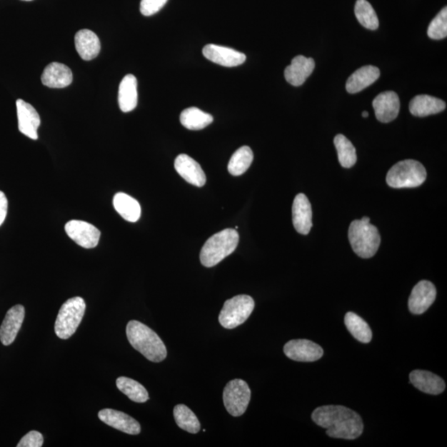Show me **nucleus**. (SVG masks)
Returning <instances> with one entry per match:
<instances>
[{
    "label": "nucleus",
    "mask_w": 447,
    "mask_h": 447,
    "mask_svg": "<svg viewBox=\"0 0 447 447\" xmlns=\"http://www.w3.org/2000/svg\"><path fill=\"white\" fill-rule=\"evenodd\" d=\"M253 160V154L251 148L243 146L237 149L228 162V173L235 176L243 174L251 167Z\"/></svg>",
    "instance_id": "31"
},
{
    "label": "nucleus",
    "mask_w": 447,
    "mask_h": 447,
    "mask_svg": "<svg viewBox=\"0 0 447 447\" xmlns=\"http://www.w3.org/2000/svg\"><path fill=\"white\" fill-rule=\"evenodd\" d=\"M119 106L124 113L131 112L138 105V81L136 77L129 74L123 78L119 84Z\"/></svg>",
    "instance_id": "23"
},
{
    "label": "nucleus",
    "mask_w": 447,
    "mask_h": 447,
    "mask_svg": "<svg viewBox=\"0 0 447 447\" xmlns=\"http://www.w3.org/2000/svg\"><path fill=\"white\" fill-rule=\"evenodd\" d=\"M362 116H363V118H367V117L368 116V111H363V112L362 113Z\"/></svg>",
    "instance_id": "39"
},
{
    "label": "nucleus",
    "mask_w": 447,
    "mask_h": 447,
    "mask_svg": "<svg viewBox=\"0 0 447 447\" xmlns=\"http://www.w3.org/2000/svg\"><path fill=\"white\" fill-rule=\"evenodd\" d=\"M446 107L445 101L428 95L415 96L409 104L410 113L417 117H426L443 112Z\"/></svg>",
    "instance_id": "24"
},
{
    "label": "nucleus",
    "mask_w": 447,
    "mask_h": 447,
    "mask_svg": "<svg viewBox=\"0 0 447 447\" xmlns=\"http://www.w3.org/2000/svg\"><path fill=\"white\" fill-rule=\"evenodd\" d=\"M126 334L134 349L141 353L149 361L159 363L167 357V348L164 341L155 331L142 322L135 320L129 321Z\"/></svg>",
    "instance_id": "2"
},
{
    "label": "nucleus",
    "mask_w": 447,
    "mask_h": 447,
    "mask_svg": "<svg viewBox=\"0 0 447 447\" xmlns=\"http://www.w3.org/2000/svg\"><path fill=\"white\" fill-rule=\"evenodd\" d=\"M436 290L433 283L429 281H421L415 286L408 300V308L413 314L420 315L425 313L434 303Z\"/></svg>",
    "instance_id": "11"
},
{
    "label": "nucleus",
    "mask_w": 447,
    "mask_h": 447,
    "mask_svg": "<svg viewBox=\"0 0 447 447\" xmlns=\"http://www.w3.org/2000/svg\"><path fill=\"white\" fill-rule=\"evenodd\" d=\"M16 107L19 131L31 139L37 140L41 124L39 113L33 106L21 99L16 101Z\"/></svg>",
    "instance_id": "12"
},
{
    "label": "nucleus",
    "mask_w": 447,
    "mask_h": 447,
    "mask_svg": "<svg viewBox=\"0 0 447 447\" xmlns=\"http://www.w3.org/2000/svg\"><path fill=\"white\" fill-rule=\"evenodd\" d=\"M338 159L343 168L351 169L357 161L356 150L354 145L344 135L338 134L334 139Z\"/></svg>",
    "instance_id": "32"
},
{
    "label": "nucleus",
    "mask_w": 447,
    "mask_h": 447,
    "mask_svg": "<svg viewBox=\"0 0 447 447\" xmlns=\"http://www.w3.org/2000/svg\"><path fill=\"white\" fill-rule=\"evenodd\" d=\"M345 324L350 333L361 343L371 342L372 331L367 322L354 313H348L345 316Z\"/></svg>",
    "instance_id": "28"
},
{
    "label": "nucleus",
    "mask_w": 447,
    "mask_h": 447,
    "mask_svg": "<svg viewBox=\"0 0 447 447\" xmlns=\"http://www.w3.org/2000/svg\"><path fill=\"white\" fill-rule=\"evenodd\" d=\"M254 306L253 299L248 295H238L227 300L219 315L221 325L226 329L241 326L252 314Z\"/></svg>",
    "instance_id": "7"
},
{
    "label": "nucleus",
    "mask_w": 447,
    "mask_h": 447,
    "mask_svg": "<svg viewBox=\"0 0 447 447\" xmlns=\"http://www.w3.org/2000/svg\"><path fill=\"white\" fill-rule=\"evenodd\" d=\"M349 241L353 251L363 258H372L381 246V237L378 228L371 222L356 220L349 228Z\"/></svg>",
    "instance_id": "4"
},
{
    "label": "nucleus",
    "mask_w": 447,
    "mask_h": 447,
    "mask_svg": "<svg viewBox=\"0 0 447 447\" xmlns=\"http://www.w3.org/2000/svg\"><path fill=\"white\" fill-rule=\"evenodd\" d=\"M376 116L381 123H389L398 116L400 101L397 93L386 91L379 94L373 101Z\"/></svg>",
    "instance_id": "13"
},
{
    "label": "nucleus",
    "mask_w": 447,
    "mask_h": 447,
    "mask_svg": "<svg viewBox=\"0 0 447 447\" xmlns=\"http://www.w3.org/2000/svg\"><path fill=\"white\" fill-rule=\"evenodd\" d=\"M293 222L295 230L308 235L313 227V211L310 201L303 194L296 196L293 204Z\"/></svg>",
    "instance_id": "17"
},
{
    "label": "nucleus",
    "mask_w": 447,
    "mask_h": 447,
    "mask_svg": "<svg viewBox=\"0 0 447 447\" xmlns=\"http://www.w3.org/2000/svg\"><path fill=\"white\" fill-rule=\"evenodd\" d=\"M381 76V71L374 66H365L356 70L346 82V91L356 94L371 86Z\"/></svg>",
    "instance_id": "25"
},
{
    "label": "nucleus",
    "mask_w": 447,
    "mask_h": 447,
    "mask_svg": "<svg viewBox=\"0 0 447 447\" xmlns=\"http://www.w3.org/2000/svg\"><path fill=\"white\" fill-rule=\"evenodd\" d=\"M357 20L367 29L376 30L379 22L372 5L367 0H357L355 7Z\"/></svg>",
    "instance_id": "33"
},
{
    "label": "nucleus",
    "mask_w": 447,
    "mask_h": 447,
    "mask_svg": "<svg viewBox=\"0 0 447 447\" xmlns=\"http://www.w3.org/2000/svg\"><path fill=\"white\" fill-rule=\"evenodd\" d=\"M8 213V199L3 191H0V226L5 221Z\"/></svg>",
    "instance_id": "37"
},
{
    "label": "nucleus",
    "mask_w": 447,
    "mask_h": 447,
    "mask_svg": "<svg viewBox=\"0 0 447 447\" xmlns=\"http://www.w3.org/2000/svg\"><path fill=\"white\" fill-rule=\"evenodd\" d=\"M361 221L363 222H371L370 217H367V216L362 217Z\"/></svg>",
    "instance_id": "38"
},
{
    "label": "nucleus",
    "mask_w": 447,
    "mask_h": 447,
    "mask_svg": "<svg viewBox=\"0 0 447 447\" xmlns=\"http://www.w3.org/2000/svg\"><path fill=\"white\" fill-rule=\"evenodd\" d=\"M116 386L119 391L135 403H143L149 399L147 389L132 378L119 377L117 378Z\"/></svg>",
    "instance_id": "29"
},
{
    "label": "nucleus",
    "mask_w": 447,
    "mask_h": 447,
    "mask_svg": "<svg viewBox=\"0 0 447 447\" xmlns=\"http://www.w3.org/2000/svg\"><path fill=\"white\" fill-rule=\"evenodd\" d=\"M409 378L415 388L426 393L438 395L446 388L443 379L428 371H413Z\"/></svg>",
    "instance_id": "21"
},
{
    "label": "nucleus",
    "mask_w": 447,
    "mask_h": 447,
    "mask_svg": "<svg viewBox=\"0 0 447 447\" xmlns=\"http://www.w3.org/2000/svg\"><path fill=\"white\" fill-rule=\"evenodd\" d=\"M175 169L187 183L201 187L206 184V178L200 164L186 154H180L175 160Z\"/></svg>",
    "instance_id": "16"
},
{
    "label": "nucleus",
    "mask_w": 447,
    "mask_h": 447,
    "mask_svg": "<svg viewBox=\"0 0 447 447\" xmlns=\"http://www.w3.org/2000/svg\"><path fill=\"white\" fill-rule=\"evenodd\" d=\"M238 238L233 228H226L208 238L200 253L201 264L207 268L216 266L236 251Z\"/></svg>",
    "instance_id": "3"
},
{
    "label": "nucleus",
    "mask_w": 447,
    "mask_h": 447,
    "mask_svg": "<svg viewBox=\"0 0 447 447\" xmlns=\"http://www.w3.org/2000/svg\"><path fill=\"white\" fill-rule=\"evenodd\" d=\"M251 398V388L243 379H233L224 389V405L233 417H241L246 412Z\"/></svg>",
    "instance_id": "8"
},
{
    "label": "nucleus",
    "mask_w": 447,
    "mask_h": 447,
    "mask_svg": "<svg viewBox=\"0 0 447 447\" xmlns=\"http://www.w3.org/2000/svg\"><path fill=\"white\" fill-rule=\"evenodd\" d=\"M25 309L22 305L13 306L8 311L0 327V341L4 346L11 345L22 326Z\"/></svg>",
    "instance_id": "19"
},
{
    "label": "nucleus",
    "mask_w": 447,
    "mask_h": 447,
    "mask_svg": "<svg viewBox=\"0 0 447 447\" xmlns=\"http://www.w3.org/2000/svg\"><path fill=\"white\" fill-rule=\"evenodd\" d=\"M86 303L80 297L70 298L59 311L55 322V333L66 340L74 336L85 315Z\"/></svg>",
    "instance_id": "6"
},
{
    "label": "nucleus",
    "mask_w": 447,
    "mask_h": 447,
    "mask_svg": "<svg viewBox=\"0 0 447 447\" xmlns=\"http://www.w3.org/2000/svg\"><path fill=\"white\" fill-rule=\"evenodd\" d=\"M427 179V171L418 161H401L388 171L386 181L393 189H413L422 185Z\"/></svg>",
    "instance_id": "5"
},
{
    "label": "nucleus",
    "mask_w": 447,
    "mask_h": 447,
    "mask_svg": "<svg viewBox=\"0 0 447 447\" xmlns=\"http://www.w3.org/2000/svg\"><path fill=\"white\" fill-rule=\"evenodd\" d=\"M113 205L119 214L127 221L136 222L141 216V206L138 201L123 192L114 196Z\"/></svg>",
    "instance_id": "26"
},
{
    "label": "nucleus",
    "mask_w": 447,
    "mask_h": 447,
    "mask_svg": "<svg viewBox=\"0 0 447 447\" xmlns=\"http://www.w3.org/2000/svg\"><path fill=\"white\" fill-rule=\"evenodd\" d=\"M169 0H141L140 12L144 16H152L164 7Z\"/></svg>",
    "instance_id": "35"
},
{
    "label": "nucleus",
    "mask_w": 447,
    "mask_h": 447,
    "mask_svg": "<svg viewBox=\"0 0 447 447\" xmlns=\"http://www.w3.org/2000/svg\"><path fill=\"white\" fill-rule=\"evenodd\" d=\"M24 1H32V0H24Z\"/></svg>",
    "instance_id": "40"
},
{
    "label": "nucleus",
    "mask_w": 447,
    "mask_h": 447,
    "mask_svg": "<svg viewBox=\"0 0 447 447\" xmlns=\"http://www.w3.org/2000/svg\"><path fill=\"white\" fill-rule=\"evenodd\" d=\"M65 231L72 241L85 248H95L100 241L101 231L86 221L74 220L67 222Z\"/></svg>",
    "instance_id": "9"
},
{
    "label": "nucleus",
    "mask_w": 447,
    "mask_h": 447,
    "mask_svg": "<svg viewBox=\"0 0 447 447\" xmlns=\"http://www.w3.org/2000/svg\"><path fill=\"white\" fill-rule=\"evenodd\" d=\"M41 80L46 86L61 89L71 84L74 76L69 66L59 62H53L46 66Z\"/></svg>",
    "instance_id": "20"
},
{
    "label": "nucleus",
    "mask_w": 447,
    "mask_h": 447,
    "mask_svg": "<svg viewBox=\"0 0 447 447\" xmlns=\"http://www.w3.org/2000/svg\"><path fill=\"white\" fill-rule=\"evenodd\" d=\"M286 356L298 362H313L320 360L323 356V349L308 340L298 339L290 341L284 346Z\"/></svg>",
    "instance_id": "10"
},
{
    "label": "nucleus",
    "mask_w": 447,
    "mask_h": 447,
    "mask_svg": "<svg viewBox=\"0 0 447 447\" xmlns=\"http://www.w3.org/2000/svg\"><path fill=\"white\" fill-rule=\"evenodd\" d=\"M75 46L78 54L85 61H91L100 54L101 41L89 29H81L75 36Z\"/></svg>",
    "instance_id": "22"
},
{
    "label": "nucleus",
    "mask_w": 447,
    "mask_h": 447,
    "mask_svg": "<svg viewBox=\"0 0 447 447\" xmlns=\"http://www.w3.org/2000/svg\"><path fill=\"white\" fill-rule=\"evenodd\" d=\"M176 423L179 427L187 433H199L201 430V423L196 414L184 404H179L174 410Z\"/></svg>",
    "instance_id": "30"
},
{
    "label": "nucleus",
    "mask_w": 447,
    "mask_h": 447,
    "mask_svg": "<svg viewBox=\"0 0 447 447\" xmlns=\"http://www.w3.org/2000/svg\"><path fill=\"white\" fill-rule=\"evenodd\" d=\"M206 59L226 67L240 66L246 60V56L240 51L215 44H208L202 51Z\"/></svg>",
    "instance_id": "14"
},
{
    "label": "nucleus",
    "mask_w": 447,
    "mask_h": 447,
    "mask_svg": "<svg viewBox=\"0 0 447 447\" xmlns=\"http://www.w3.org/2000/svg\"><path fill=\"white\" fill-rule=\"evenodd\" d=\"M180 121L183 126L190 131H201L213 122L210 114L202 111L199 108L191 107L181 112Z\"/></svg>",
    "instance_id": "27"
},
{
    "label": "nucleus",
    "mask_w": 447,
    "mask_h": 447,
    "mask_svg": "<svg viewBox=\"0 0 447 447\" xmlns=\"http://www.w3.org/2000/svg\"><path fill=\"white\" fill-rule=\"evenodd\" d=\"M44 445V436L37 431H30L20 440L18 447H41Z\"/></svg>",
    "instance_id": "36"
},
{
    "label": "nucleus",
    "mask_w": 447,
    "mask_h": 447,
    "mask_svg": "<svg viewBox=\"0 0 447 447\" xmlns=\"http://www.w3.org/2000/svg\"><path fill=\"white\" fill-rule=\"evenodd\" d=\"M98 417L110 427L127 434L138 435L141 431V427L136 420L117 410L103 409L99 412Z\"/></svg>",
    "instance_id": "15"
},
{
    "label": "nucleus",
    "mask_w": 447,
    "mask_h": 447,
    "mask_svg": "<svg viewBox=\"0 0 447 447\" xmlns=\"http://www.w3.org/2000/svg\"><path fill=\"white\" fill-rule=\"evenodd\" d=\"M311 418L316 424L326 429V434L333 438L355 440L361 436L363 430L361 416L340 405L316 408Z\"/></svg>",
    "instance_id": "1"
},
{
    "label": "nucleus",
    "mask_w": 447,
    "mask_h": 447,
    "mask_svg": "<svg viewBox=\"0 0 447 447\" xmlns=\"http://www.w3.org/2000/svg\"><path fill=\"white\" fill-rule=\"evenodd\" d=\"M428 35L431 39L441 40L447 36V8L441 10V12L431 21Z\"/></svg>",
    "instance_id": "34"
},
{
    "label": "nucleus",
    "mask_w": 447,
    "mask_h": 447,
    "mask_svg": "<svg viewBox=\"0 0 447 447\" xmlns=\"http://www.w3.org/2000/svg\"><path fill=\"white\" fill-rule=\"evenodd\" d=\"M315 61L304 56H295L291 65L286 67V81L293 86L303 85L315 69Z\"/></svg>",
    "instance_id": "18"
}]
</instances>
